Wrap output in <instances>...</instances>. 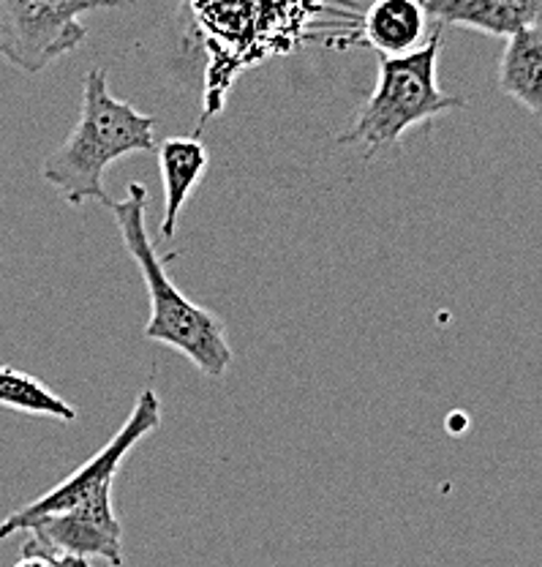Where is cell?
Returning a JSON list of instances; mask_svg holds the SVG:
<instances>
[{
    "label": "cell",
    "mask_w": 542,
    "mask_h": 567,
    "mask_svg": "<svg viewBox=\"0 0 542 567\" xmlns=\"http://www.w3.org/2000/svg\"><path fill=\"white\" fill-rule=\"evenodd\" d=\"M153 128L156 117L112 96L107 71L91 69L82 87L80 117L72 134L44 162L41 177L72 208H82L91 199L107 205L104 173L132 153L153 151Z\"/></svg>",
    "instance_id": "1"
},
{
    "label": "cell",
    "mask_w": 542,
    "mask_h": 567,
    "mask_svg": "<svg viewBox=\"0 0 542 567\" xmlns=\"http://www.w3.org/2000/svg\"><path fill=\"white\" fill-rule=\"evenodd\" d=\"M107 208L115 216L123 246L137 262L147 295H150V319L145 322V339L186 354L205 377H213V380L223 377L234 358L227 333H223V322L213 311L191 303L169 279L164 259L158 257L156 246L147 235V192L143 183H132L126 199L121 203L110 199Z\"/></svg>",
    "instance_id": "2"
},
{
    "label": "cell",
    "mask_w": 542,
    "mask_h": 567,
    "mask_svg": "<svg viewBox=\"0 0 542 567\" xmlns=\"http://www.w3.org/2000/svg\"><path fill=\"white\" fill-rule=\"evenodd\" d=\"M441 25L428 35L420 50L398 58H379V80L355 123L338 134V145H363L365 158L398 147L400 137L420 123L450 110H461L463 99L439 87Z\"/></svg>",
    "instance_id": "3"
},
{
    "label": "cell",
    "mask_w": 542,
    "mask_h": 567,
    "mask_svg": "<svg viewBox=\"0 0 542 567\" xmlns=\"http://www.w3.org/2000/svg\"><path fill=\"white\" fill-rule=\"evenodd\" d=\"M126 0H0V58L39 74L87 39L82 17Z\"/></svg>",
    "instance_id": "4"
},
{
    "label": "cell",
    "mask_w": 542,
    "mask_h": 567,
    "mask_svg": "<svg viewBox=\"0 0 542 567\" xmlns=\"http://www.w3.org/2000/svg\"><path fill=\"white\" fill-rule=\"evenodd\" d=\"M158 425H161V399L156 395V390H143L137 395V404H134L132 415L126 417V423L117 429V434L112 436L96 456H91L85 464L76 466L72 475L63 477L44 496L33 499L31 505L20 507V511L9 513L0 522V540L17 535L31 518L69 511V507L82 505V502L93 499L98 494H112V481H115L123 461L137 447V442L145 440L147 434H153Z\"/></svg>",
    "instance_id": "5"
},
{
    "label": "cell",
    "mask_w": 542,
    "mask_h": 567,
    "mask_svg": "<svg viewBox=\"0 0 542 567\" xmlns=\"http://www.w3.org/2000/svg\"><path fill=\"white\" fill-rule=\"evenodd\" d=\"M31 543L46 554L98 557L112 567L123 565V527L112 507V494H98L61 513H46L25 522Z\"/></svg>",
    "instance_id": "6"
},
{
    "label": "cell",
    "mask_w": 542,
    "mask_h": 567,
    "mask_svg": "<svg viewBox=\"0 0 542 567\" xmlns=\"http://www.w3.org/2000/svg\"><path fill=\"white\" fill-rule=\"evenodd\" d=\"M439 25H456L486 35H510L542 25V0H423Z\"/></svg>",
    "instance_id": "7"
},
{
    "label": "cell",
    "mask_w": 542,
    "mask_h": 567,
    "mask_svg": "<svg viewBox=\"0 0 542 567\" xmlns=\"http://www.w3.org/2000/svg\"><path fill=\"white\" fill-rule=\"evenodd\" d=\"M423 0H374L365 11L363 39L379 58H398L420 50L428 35Z\"/></svg>",
    "instance_id": "8"
},
{
    "label": "cell",
    "mask_w": 542,
    "mask_h": 567,
    "mask_svg": "<svg viewBox=\"0 0 542 567\" xmlns=\"http://www.w3.org/2000/svg\"><path fill=\"white\" fill-rule=\"evenodd\" d=\"M208 164V151L197 137H173L158 147V167H161L164 181V240H173L183 205H186L188 194L197 188V183L202 181Z\"/></svg>",
    "instance_id": "9"
},
{
    "label": "cell",
    "mask_w": 542,
    "mask_h": 567,
    "mask_svg": "<svg viewBox=\"0 0 542 567\" xmlns=\"http://www.w3.org/2000/svg\"><path fill=\"white\" fill-rule=\"evenodd\" d=\"M497 80L502 93L542 121V25L507 39Z\"/></svg>",
    "instance_id": "10"
},
{
    "label": "cell",
    "mask_w": 542,
    "mask_h": 567,
    "mask_svg": "<svg viewBox=\"0 0 542 567\" xmlns=\"http://www.w3.org/2000/svg\"><path fill=\"white\" fill-rule=\"evenodd\" d=\"M0 406L33 417H55V421H76V410L66 399L50 390L37 377L0 365Z\"/></svg>",
    "instance_id": "11"
},
{
    "label": "cell",
    "mask_w": 542,
    "mask_h": 567,
    "mask_svg": "<svg viewBox=\"0 0 542 567\" xmlns=\"http://www.w3.org/2000/svg\"><path fill=\"white\" fill-rule=\"evenodd\" d=\"M14 567H52V563L44 551H39V548L28 540L25 546H22L20 563H14Z\"/></svg>",
    "instance_id": "12"
},
{
    "label": "cell",
    "mask_w": 542,
    "mask_h": 567,
    "mask_svg": "<svg viewBox=\"0 0 542 567\" xmlns=\"http://www.w3.org/2000/svg\"><path fill=\"white\" fill-rule=\"evenodd\" d=\"M39 551H41V548H39ZM46 557H50L52 567H91V565H87V559L72 557V554H46Z\"/></svg>",
    "instance_id": "13"
}]
</instances>
